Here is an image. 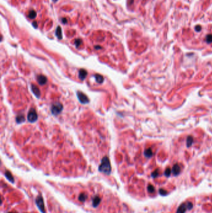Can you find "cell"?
<instances>
[{"label": "cell", "mask_w": 212, "mask_h": 213, "mask_svg": "<svg viewBox=\"0 0 212 213\" xmlns=\"http://www.w3.org/2000/svg\"><path fill=\"white\" fill-rule=\"evenodd\" d=\"M99 171L106 174H109L111 172V165L108 157H104L101 160V165L99 166Z\"/></svg>", "instance_id": "6da1fadb"}, {"label": "cell", "mask_w": 212, "mask_h": 213, "mask_svg": "<svg viewBox=\"0 0 212 213\" xmlns=\"http://www.w3.org/2000/svg\"><path fill=\"white\" fill-rule=\"evenodd\" d=\"M193 208V204L191 202H187L182 204L178 208V209L176 213H185L187 209L190 210Z\"/></svg>", "instance_id": "7a4b0ae2"}, {"label": "cell", "mask_w": 212, "mask_h": 213, "mask_svg": "<svg viewBox=\"0 0 212 213\" xmlns=\"http://www.w3.org/2000/svg\"><path fill=\"white\" fill-rule=\"evenodd\" d=\"M63 110V105L60 102H56L54 103L53 105H52L50 110H51L52 113L54 115H57L59 114Z\"/></svg>", "instance_id": "3957f363"}, {"label": "cell", "mask_w": 212, "mask_h": 213, "mask_svg": "<svg viewBox=\"0 0 212 213\" xmlns=\"http://www.w3.org/2000/svg\"><path fill=\"white\" fill-rule=\"evenodd\" d=\"M37 118H38V115H37V112H35L34 108H31L28 112L27 114V120L29 122L34 123L37 121Z\"/></svg>", "instance_id": "277c9868"}, {"label": "cell", "mask_w": 212, "mask_h": 213, "mask_svg": "<svg viewBox=\"0 0 212 213\" xmlns=\"http://www.w3.org/2000/svg\"><path fill=\"white\" fill-rule=\"evenodd\" d=\"M77 97H78V99H79L80 103H83V104H86V103H89V98H88V97H87V95H85V94H84L83 92H77Z\"/></svg>", "instance_id": "5b68a950"}, {"label": "cell", "mask_w": 212, "mask_h": 213, "mask_svg": "<svg viewBox=\"0 0 212 213\" xmlns=\"http://www.w3.org/2000/svg\"><path fill=\"white\" fill-rule=\"evenodd\" d=\"M37 81L40 86H43L47 82V79L45 76L43 75H39L37 77Z\"/></svg>", "instance_id": "8992f818"}, {"label": "cell", "mask_w": 212, "mask_h": 213, "mask_svg": "<svg viewBox=\"0 0 212 213\" xmlns=\"http://www.w3.org/2000/svg\"><path fill=\"white\" fill-rule=\"evenodd\" d=\"M36 203H37V206H39V208L40 209V210L42 211V212L43 213H44V202L43 199H42V197L41 196H38L36 199Z\"/></svg>", "instance_id": "52a82bcc"}, {"label": "cell", "mask_w": 212, "mask_h": 213, "mask_svg": "<svg viewBox=\"0 0 212 213\" xmlns=\"http://www.w3.org/2000/svg\"><path fill=\"white\" fill-rule=\"evenodd\" d=\"M180 170H180V167L179 166V165L178 164H175L172 167V173L174 176H177L180 173Z\"/></svg>", "instance_id": "ba28073f"}, {"label": "cell", "mask_w": 212, "mask_h": 213, "mask_svg": "<svg viewBox=\"0 0 212 213\" xmlns=\"http://www.w3.org/2000/svg\"><path fill=\"white\" fill-rule=\"evenodd\" d=\"M31 90H32V92L34 93V95L37 97V98H39L40 96V91L38 87L37 86H35L34 84H31Z\"/></svg>", "instance_id": "9c48e42d"}, {"label": "cell", "mask_w": 212, "mask_h": 213, "mask_svg": "<svg viewBox=\"0 0 212 213\" xmlns=\"http://www.w3.org/2000/svg\"><path fill=\"white\" fill-rule=\"evenodd\" d=\"M87 74H88V73H87V71H86L85 69H81L80 71H79V78L83 81L84 79H85V77H87Z\"/></svg>", "instance_id": "30bf717a"}, {"label": "cell", "mask_w": 212, "mask_h": 213, "mask_svg": "<svg viewBox=\"0 0 212 213\" xmlns=\"http://www.w3.org/2000/svg\"><path fill=\"white\" fill-rule=\"evenodd\" d=\"M16 120L18 123H23L25 121V118H24V116L23 114L19 115L16 117Z\"/></svg>", "instance_id": "8fae6325"}, {"label": "cell", "mask_w": 212, "mask_h": 213, "mask_svg": "<svg viewBox=\"0 0 212 213\" xmlns=\"http://www.w3.org/2000/svg\"><path fill=\"white\" fill-rule=\"evenodd\" d=\"M144 155L145 157H147V158H151V157H153V152L151 148L146 149L144 151Z\"/></svg>", "instance_id": "7c38bea8"}, {"label": "cell", "mask_w": 212, "mask_h": 213, "mask_svg": "<svg viewBox=\"0 0 212 213\" xmlns=\"http://www.w3.org/2000/svg\"><path fill=\"white\" fill-rule=\"evenodd\" d=\"M95 80H96V81L98 83L101 84V83H103V82L104 81V78H103V77L101 76V75L96 74L95 76Z\"/></svg>", "instance_id": "4fadbf2b"}, {"label": "cell", "mask_w": 212, "mask_h": 213, "mask_svg": "<svg viewBox=\"0 0 212 213\" xmlns=\"http://www.w3.org/2000/svg\"><path fill=\"white\" fill-rule=\"evenodd\" d=\"M193 138L191 136H188L187 138V147H190L193 144Z\"/></svg>", "instance_id": "5bb4252c"}, {"label": "cell", "mask_w": 212, "mask_h": 213, "mask_svg": "<svg viewBox=\"0 0 212 213\" xmlns=\"http://www.w3.org/2000/svg\"><path fill=\"white\" fill-rule=\"evenodd\" d=\"M6 176L7 177V178H8V179H9V180H10V181H11V182H13V181H14V179H13V176H12V175H11V173H10V172H8V171H7L6 173Z\"/></svg>", "instance_id": "9a60e30c"}, {"label": "cell", "mask_w": 212, "mask_h": 213, "mask_svg": "<svg viewBox=\"0 0 212 213\" xmlns=\"http://www.w3.org/2000/svg\"><path fill=\"white\" fill-rule=\"evenodd\" d=\"M148 191L149 193H153L155 191V188H154V187L153 185L149 184L148 186Z\"/></svg>", "instance_id": "2e32d148"}, {"label": "cell", "mask_w": 212, "mask_h": 213, "mask_svg": "<svg viewBox=\"0 0 212 213\" xmlns=\"http://www.w3.org/2000/svg\"><path fill=\"white\" fill-rule=\"evenodd\" d=\"M171 173H172V170H171V169H170V168H167V169L165 170V173H164V174H165V175H166V176L169 177V176H170V174H171Z\"/></svg>", "instance_id": "e0dca14e"}, {"label": "cell", "mask_w": 212, "mask_h": 213, "mask_svg": "<svg viewBox=\"0 0 212 213\" xmlns=\"http://www.w3.org/2000/svg\"><path fill=\"white\" fill-rule=\"evenodd\" d=\"M159 170H158V169H157V170H155V171H154V172H153V173L151 174V176H153V178H156L157 176H159Z\"/></svg>", "instance_id": "ac0fdd59"}, {"label": "cell", "mask_w": 212, "mask_h": 213, "mask_svg": "<svg viewBox=\"0 0 212 213\" xmlns=\"http://www.w3.org/2000/svg\"><path fill=\"white\" fill-rule=\"evenodd\" d=\"M159 193H160V194L162 196H166L167 194V191L164 190V189H159Z\"/></svg>", "instance_id": "d6986e66"}, {"label": "cell", "mask_w": 212, "mask_h": 213, "mask_svg": "<svg viewBox=\"0 0 212 213\" xmlns=\"http://www.w3.org/2000/svg\"><path fill=\"white\" fill-rule=\"evenodd\" d=\"M206 40H207V42L208 43H211V42H212V35L208 36L207 37Z\"/></svg>", "instance_id": "ffe728a7"}]
</instances>
